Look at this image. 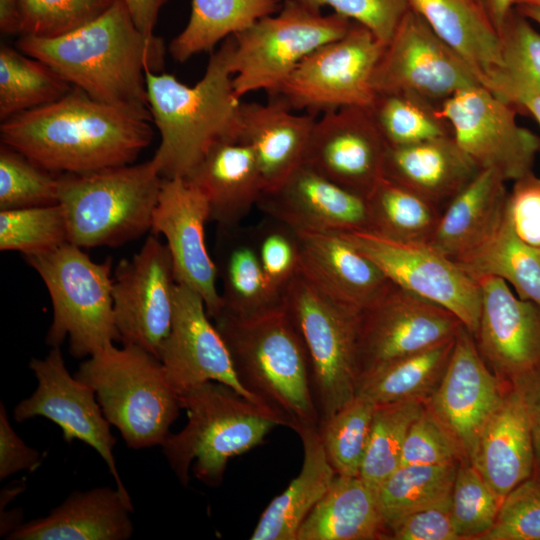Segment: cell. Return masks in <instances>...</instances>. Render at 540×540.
Masks as SVG:
<instances>
[{"mask_svg":"<svg viewBox=\"0 0 540 540\" xmlns=\"http://www.w3.org/2000/svg\"><path fill=\"white\" fill-rule=\"evenodd\" d=\"M150 110L97 101L74 87L0 127L1 142L42 168L85 174L131 164L153 136Z\"/></svg>","mask_w":540,"mask_h":540,"instance_id":"6da1fadb","label":"cell"},{"mask_svg":"<svg viewBox=\"0 0 540 540\" xmlns=\"http://www.w3.org/2000/svg\"><path fill=\"white\" fill-rule=\"evenodd\" d=\"M17 47L97 101L145 110V72H159L165 56L162 39L142 33L123 0L63 35H22Z\"/></svg>","mask_w":540,"mask_h":540,"instance_id":"7a4b0ae2","label":"cell"},{"mask_svg":"<svg viewBox=\"0 0 540 540\" xmlns=\"http://www.w3.org/2000/svg\"><path fill=\"white\" fill-rule=\"evenodd\" d=\"M233 49L230 36L211 53L193 86L146 70L149 110L161 137L151 161L163 178H186L216 143L237 140L242 101L233 90Z\"/></svg>","mask_w":540,"mask_h":540,"instance_id":"3957f363","label":"cell"},{"mask_svg":"<svg viewBox=\"0 0 540 540\" xmlns=\"http://www.w3.org/2000/svg\"><path fill=\"white\" fill-rule=\"evenodd\" d=\"M212 320L240 384L296 433L319 427L308 353L283 303L254 317L220 312Z\"/></svg>","mask_w":540,"mask_h":540,"instance_id":"277c9868","label":"cell"},{"mask_svg":"<svg viewBox=\"0 0 540 540\" xmlns=\"http://www.w3.org/2000/svg\"><path fill=\"white\" fill-rule=\"evenodd\" d=\"M187 423L161 445L179 482L187 486L189 469L209 487H218L229 459L260 444L282 419L232 387L208 381L179 396Z\"/></svg>","mask_w":540,"mask_h":540,"instance_id":"5b68a950","label":"cell"},{"mask_svg":"<svg viewBox=\"0 0 540 540\" xmlns=\"http://www.w3.org/2000/svg\"><path fill=\"white\" fill-rule=\"evenodd\" d=\"M75 377L95 391L106 419L132 449L161 446L182 409L161 361L138 345L99 350Z\"/></svg>","mask_w":540,"mask_h":540,"instance_id":"8992f818","label":"cell"},{"mask_svg":"<svg viewBox=\"0 0 540 540\" xmlns=\"http://www.w3.org/2000/svg\"><path fill=\"white\" fill-rule=\"evenodd\" d=\"M163 177L151 160L59 176L68 241L81 248L118 247L152 229Z\"/></svg>","mask_w":540,"mask_h":540,"instance_id":"52a82bcc","label":"cell"},{"mask_svg":"<svg viewBox=\"0 0 540 540\" xmlns=\"http://www.w3.org/2000/svg\"><path fill=\"white\" fill-rule=\"evenodd\" d=\"M45 284L53 308L46 344L60 347L66 338L75 358L93 355L120 341L114 321L112 259L93 261L70 242L25 256Z\"/></svg>","mask_w":540,"mask_h":540,"instance_id":"ba28073f","label":"cell"},{"mask_svg":"<svg viewBox=\"0 0 540 540\" xmlns=\"http://www.w3.org/2000/svg\"><path fill=\"white\" fill-rule=\"evenodd\" d=\"M352 21L337 13L323 15L299 0L233 35V90L238 99L257 90L274 92L298 64L324 44L344 36Z\"/></svg>","mask_w":540,"mask_h":540,"instance_id":"9c48e42d","label":"cell"},{"mask_svg":"<svg viewBox=\"0 0 540 540\" xmlns=\"http://www.w3.org/2000/svg\"><path fill=\"white\" fill-rule=\"evenodd\" d=\"M282 299L308 353L321 423L356 393L358 315L334 302L300 270Z\"/></svg>","mask_w":540,"mask_h":540,"instance_id":"30bf717a","label":"cell"},{"mask_svg":"<svg viewBox=\"0 0 540 540\" xmlns=\"http://www.w3.org/2000/svg\"><path fill=\"white\" fill-rule=\"evenodd\" d=\"M372 32L352 21L347 33L304 58L271 94L292 111L316 116L345 107H369L372 79L384 50Z\"/></svg>","mask_w":540,"mask_h":540,"instance_id":"8fae6325","label":"cell"},{"mask_svg":"<svg viewBox=\"0 0 540 540\" xmlns=\"http://www.w3.org/2000/svg\"><path fill=\"white\" fill-rule=\"evenodd\" d=\"M439 110L458 145L480 169L512 182L533 171L540 137L519 125L514 106L483 85L459 90Z\"/></svg>","mask_w":540,"mask_h":540,"instance_id":"7c38bea8","label":"cell"},{"mask_svg":"<svg viewBox=\"0 0 540 540\" xmlns=\"http://www.w3.org/2000/svg\"><path fill=\"white\" fill-rule=\"evenodd\" d=\"M477 84L468 64L411 7L384 46L372 79L375 93L413 94L439 107Z\"/></svg>","mask_w":540,"mask_h":540,"instance_id":"4fadbf2b","label":"cell"},{"mask_svg":"<svg viewBox=\"0 0 540 540\" xmlns=\"http://www.w3.org/2000/svg\"><path fill=\"white\" fill-rule=\"evenodd\" d=\"M395 285L451 311L474 335L481 314L478 282L428 243L399 242L368 231L341 234Z\"/></svg>","mask_w":540,"mask_h":540,"instance_id":"5bb4252c","label":"cell"},{"mask_svg":"<svg viewBox=\"0 0 540 540\" xmlns=\"http://www.w3.org/2000/svg\"><path fill=\"white\" fill-rule=\"evenodd\" d=\"M176 285L169 249L155 234L132 257L118 263L112 297L123 344L138 345L159 359L171 327Z\"/></svg>","mask_w":540,"mask_h":540,"instance_id":"9a60e30c","label":"cell"},{"mask_svg":"<svg viewBox=\"0 0 540 540\" xmlns=\"http://www.w3.org/2000/svg\"><path fill=\"white\" fill-rule=\"evenodd\" d=\"M462 327L448 309L392 283L358 315L360 374L454 339Z\"/></svg>","mask_w":540,"mask_h":540,"instance_id":"2e32d148","label":"cell"},{"mask_svg":"<svg viewBox=\"0 0 540 540\" xmlns=\"http://www.w3.org/2000/svg\"><path fill=\"white\" fill-rule=\"evenodd\" d=\"M29 368L38 385L31 396L16 405L14 419L17 422L34 417L51 420L60 427L66 442L79 440L95 449L115 479L116 487L127 492L114 459L116 439L95 391L69 373L58 346L52 347L45 358H33Z\"/></svg>","mask_w":540,"mask_h":540,"instance_id":"e0dca14e","label":"cell"},{"mask_svg":"<svg viewBox=\"0 0 540 540\" xmlns=\"http://www.w3.org/2000/svg\"><path fill=\"white\" fill-rule=\"evenodd\" d=\"M388 145L368 107H345L317 118L304 165L366 198L384 177Z\"/></svg>","mask_w":540,"mask_h":540,"instance_id":"ac0fdd59","label":"cell"},{"mask_svg":"<svg viewBox=\"0 0 540 540\" xmlns=\"http://www.w3.org/2000/svg\"><path fill=\"white\" fill-rule=\"evenodd\" d=\"M209 221V203L198 187L182 177L163 179L151 230L166 239L176 282L197 292L213 319L223 305L217 289V265L206 244Z\"/></svg>","mask_w":540,"mask_h":540,"instance_id":"d6986e66","label":"cell"},{"mask_svg":"<svg viewBox=\"0 0 540 540\" xmlns=\"http://www.w3.org/2000/svg\"><path fill=\"white\" fill-rule=\"evenodd\" d=\"M159 360L169 384L179 396L205 382L217 381L261 404L240 384L227 346L209 317L204 300L182 284L176 285L171 327L160 348Z\"/></svg>","mask_w":540,"mask_h":540,"instance_id":"ffe728a7","label":"cell"},{"mask_svg":"<svg viewBox=\"0 0 540 540\" xmlns=\"http://www.w3.org/2000/svg\"><path fill=\"white\" fill-rule=\"evenodd\" d=\"M503 395L498 377L487 368L473 335L463 326L427 406L453 438L463 460L469 462L483 426Z\"/></svg>","mask_w":540,"mask_h":540,"instance_id":"44dd1931","label":"cell"},{"mask_svg":"<svg viewBox=\"0 0 540 540\" xmlns=\"http://www.w3.org/2000/svg\"><path fill=\"white\" fill-rule=\"evenodd\" d=\"M477 282L481 314L473 337L485 362L512 383L540 373V306L519 298L500 278Z\"/></svg>","mask_w":540,"mask_h":540,"instance_id":"7402d4cb","label":"cell"},{"mask_svg":"<svg viewBox=\"0 0 540 540\" xmlns=\"http://www.w3.org/2000/svg\"><path fill=\"white\" fill-rule=\"evenodd\" d=\"M257 206L295 232L343 234L368 230L366 200L300 166Z\"/></svg>","mask_w":540,"mask_h":540,"instance_id":"603a6c76","label":"cell"},{"mask_svg":"<svg viewBox=\"0 0 540 540\" xmlns=\"http://www.w3.org/2000/svg\"><path fill=\"white\" fill-rule=\"evenodd\" d=\"M300 271L325 295L359 315L392 284L341 234L296 232Z\"/></svg>","mask_w":540,"mask_h":540,"instance_id":"cb8c5ba5","label":"cell"},{"mask_svg":"<svg viewBox=\"0 0 540 540\" xmlns=\"http://www.w3.org/2000/svg\"><path fill=\"white\" fill-rule=\"evenodd\" d=\"M469 462L503 500L533 474L529 415L517 384L512 383L486 421Z\"/></svg>","mask_w":540,"mask_h":540,"instance_id":"d4e9b609","label":"cell"},{"mask_svg":"<svg viewBox=\"0 0 540 540\" xmlns=\"http://www.w3.org/2000/svg\"><path fill=\"white\" fill-rule=\"evenodd\" d=\"M131 497L119 488L72 492L48 515L21 524L9 540H128L134 532Z\"/></svg>","mask_w":540,"mask_h":540,"instance_id":"484cf974","label":"cell"},{"mask_svg":"<svg viewBox=\"0 0 540 540\" xmlns=\"http://www.w3.org/2000/svg\"><path fill=\"white\" fill-rule=\"evenodd\" d=\"M317 117L295 114L282 103L241 102L237 140L254 153L263 193L284 183L304 164L306 149Z\"/></svg>","mask_w":540,"mask_h":540,"instance_id":"4316f807","label":"cell"},{"mask_svg":"<svg viewBox=\"0 0 540 540\" xmlns=\"http://www.w3.org/2000/svg\"><path fill=\"white\" fill-rule=\"evenodd\" d=\"M186 179L207 198L218 230L238 228L264 191L253 151L238 140L216 143Z\"/></svg>","mask_w":540,"mask_h":540,"instance_id":"83f0119b","label":"cell"},{"mask_svg":"<svg viewBox=\"0 0 540 540\" xmlns=\"http://www.w3.org/2000/svg\"><path fill=\"white\" fill-rule=\"evenodd\" d=\"M480 170L453 135H448L408 146L388 147L384 177L443 211Z\"/></svg>","mask_w":540,"mask_h":540,"instance_id":"f1b7e54d","label":"cell"},{"mask_svg":"<svg viewBox=\"0 0 540 540\" xmlns=\"http://www.w3.org/2000/svg\"><path fill=\"white\" fill-rule=\"evenodd\" d=\"M506 182L495 171L481 169L443 209L430 245L457 262L482 243L504 217Z\"/></svg>","mask_w":540,"mask_h":540,"instance_id":"f546056e","label":"cell"},{"mask_svg":"<svg viewBox=\"0 0 540 540\" xmlns=\"http://www.w3.org/2000/svg\"><path fill=\"white\" fill-rule=\"evenodd\" d=\"M389 536L377 488L337 474L299 528L296 540H372Z\"/></svg>","mask_w":540,"mask_h":540,"instance_id":"4dcf8cb0","label":"cell"},{"mask_svg":"<svg viewBox=\"0 0 540 540\" xmlns=\"http://www.w3.org/2000/svg\"><path fill=\"white\" fill-rule=\"evenodd\" d=\"M297 434L304 451L301 470L263 511L252 540H296L300 526L337 475L326 455L319 428L306 427Z\"/></svg>","mask_w":540,"mask_h":540,"instance_id":"1f68e13d","label":"cell"},{"mask_svg":"<svg viewBox=\"0 0 540 540\" xmlns=\"http://www.w3.org/2000/svg\"><path fill=\"white\" fill-rule=\"evenodd\" d=\"M409 3L468 64L481 85L501 66L499 34L472 0H409Z\"/></svg>","mask_w":540,"mask_h":540,"instance_id":"d6a6232c","label":"cell"},{"mask_svg":"<svg viewBox=\"0 0 540 540\" xmlns=\"http://www.w3.org/2000/svg\"><path fill=\"white\" fill-rule=\"evenodd\" d=\"M238 228L219 230L216 265L223 285L221 312L249 318L281 306L283 295L265 277L253 234L249 239Z\"/></svg>","mask_w":540,"mask_h":540,"instance_id":"836d02e7","label":"cell"},{"mask_svg":"<svg viewBox=\"0 0 540 540\" xmlns=\"http://www.w3.org/2000/svg\"><path fill=\"white\" fill-rule=\"evenodd\" d=\"M455 263L476 281L504 280L519 298L540 306V248L516 234L506 212L497 228Z\"/></svg>","mask_w":540,"mask_h":540,"instance_id":"e575fe53","label":"cell"},{"mask_svg":"<svg viewBox=\"0 0 540 540\" xmlns=\"http://www.w3.org/2000/svg\"><path fill=\"white\" fill-rule=\"evenodd\" d=\"M455 338L362 372L355 394L365 396L376 405L409 400L422 401L427 395H431L439 384Z\"/></svg>","mask_w":540,"mask_h":540,"instance_id":"d590c367","label":"cell"},{"mask_svg":"<svg viewBox=\"0 0 540 540\" xmlns=\"http://www.w3.org/2000/svg\"><path fill=\"white\" fill-rule=\"evenodd\" d=\"M282 0H192L185 28L171 41L169 52L183 63L215 46L257 20L277 13Z\"/></svg>","mask_w":540,"mask_h":540,"instance_id":"8d00e7d4","label":"cell"},{"mask_svg":"<svg viewBox=\"0 0 540 540\" xmlns=\"http://www.w3.org/2000/svg\"><path fill=\"white\" fill-rule=\"evenodd\" d=\"M365 200L368 232L399 242L430 244L442 213L437 207L385 177Z\"/></svg>","mask_w":540,"mask_h":540,"instance_id":"74e56055","label":"cell"},{"mask_svg":"<svg viewBox=\"0 0 540 540\" xmlns=\"http://www.w3.org/2000/svg\"><path fill=\"white\" fill-rule=\"evenodd\" d=\"M498 34L501 66L483 86L517 107L523 97L540 93V32L514 8Z\"/></svg>","mask_w":540,"mask_h":540,"instance_id":"f35d334b","label":"cell"},{"mask_svg":"<svg viewBox=\"0 0 540 540\" xmlns=\"http://www.w3.org/2000/svg\"><path fill=\"white\" fill-rule=\"evenodd\" d=\"M70 89V84L45 63L9 46H1V120L54 102Z\"/></svg>","mask_w":540,"mask_h":540,"instance_id":"ab89813d","label":"cell"},{"mask_svg":"<svg viewBox=\"0 0 540 540\" xmlns=\"http://www.w3.org/2000/svg\"><path fill=\"white\" fill-rule=\"evenodd\" d=\"M458 463L400 465L378 487L385 524L451 498Z\"/></svg>","mask_w":540,"mask_h":540,"instance_id":"60d3db41","label":"cell"},{"mask_svg":"<svg viewBox=\"0 0 540 540\" xmlns=\"http://www.w3.org/2000/svg\"><path fill=\"white\" fill-rule=\"evenodd\" d=\"M368 108L388 147L408 146L453 135L440 107L417 95L376 93Z\"/></svg>","mask_w":540,"mask_h":540,"instance_id":"b9f144b4","label":"cell"},{"mask_svg":"<svg viewBox=\"0 0 540 540\" xmlns=\"http://www.w3.org/2000/svg\"><path fill=\"white\" fill-rule=\"evenodd\" d=\"M423 401L409 400L375 406L359 476L373 487L399 466L403 445L413 421L421 414Z\"/></svg>","mask_w":540,"mask_h":540,"instance_id":"7bdbcfd3","label":"cell"},{"mask_svg":"<svg viewBox=\"0 0 540 540\" xmlns=\"http://www.w3.org/2000/svg\"><path fill=\"white\" fill-rule=\"evenodd\" d=\"M376 404L355 394L319 424L326 455L339 475L359 476Z\"/></svg>","mask_w":540,"mask_h":540,"instance_id":"ee69618b","label":"cell"},{"mask_svg":"<svg viewBox=\"0 0 540 540\" xmlns=\"http://www.w3.org/2000/svg\"><path fill=\"white\" fill-rule=\"evenodd\" d=\"M67 242L66 216L59 203L0 210L1 251H17L31 256L48 252Z\"/></svg>","mask_w":540,"mask_h":540,"instance_id":"f6af8a7d","label":"cell"},{"mask_svg":"<svg viewBox=\"0 0 540 540\" xmlns=\"http://www.w3.org/2000/svg\"><path fill=\"white\" fill-rule=\"evenodd\" d=\"M58 188L59 176L1 144L0 210L57 204Z\"/></svg>","mask_w":540,"mask_h":540,"instance_id":"bcb514c9","label":"cell"},{"mask_svg":"<svg viewBox=\"0 0 540 540\" xmlns=\"http://www.w3.org/2000/svg\"><path fill=\"white\" fill-rule=\"evenodd\" d=\"M503 499L468 461L458 464L451 513L461 539H478L494 524Z\"/></svg>","mask_w":540,"mask_h":540,"instance_id":"7dc6e473","label":"cell"},{"mask_svg":"<svg viewBox=\"0 0 540 540\" xmlns=\"http://www.w3.org/2000/svg\"><path fill=\"white\" fill-rule=\"evenodd\" d=\"M115 0H21L22 35L53 38L100 16Z\"/></svg>","mask_w":540,"mask_h":540,"instance_id":"c3c4849f","label":"cell"},{"mask_svg":"<svg viewBox=\"0 0 540 540\" xmlns=\"http://www.w3.org/2000/svg\"><path fill=\"white\" fill-rule=\"evenodd\" d=\"M478 539L540 540V476L532 474L504 498L493 526Z\"/></svg>","mask_w":540,"mask_h":540,"instance_id":"681fc988","label":"cell"},{"mask_svg":"<svg viewBox=\"0 0 540 540\" xmlns=\"http://www.w3.org/2000/svg\"><path fill=\"white\" fill-rule=\"evenodd\" d=\"M253 237L265 277L270 286L283 295L288 283L300 270L297 233L270 218L260 224Z\"/></svg>","mask_w":540,"mask_h":540,"instance_id":"f907efd6","label":"cell"},{"mask_svg":"<svg viewBox=\"0 0 540 540\" xmlns=\"http://www.w3.org/2000/svg\"><path fill=\"white\" fill-rule=\"evenodd\" d=\"M463 459L453 438L425 406L411 424L400 465H441Z\"/></svg>","mask_w":540,"mask_h":540,"instance_id":"816d5d0a","label":"cell"},{"mask_svg":"<svg viewBox=\"0 0 540 540\" xmlns=\"http://www.w3.org/2000/svg\"><path fill=\"white\" fill-rule=\"evenodd\" d=\"M316 9L331 7L335 13L357 22L386 45L410 8L409 0H299Z\"/></svg>","mask_w":540,"mask_h":540,"instance_id":"f5cc1de1","label":"cell"},{"mask_svg":"<svg viewBox=\"0 0 540 540\" xmlns=\"http://www.w3.org/2000/svg\"><path fill=\"white\" fill-rule=\"evenodd\" d=\"M505 212L516 234L540 248V177L533 171L513 181Z\"/></svg>","mask_w":540,"mask_h":540,"instance_id":"db71d44e","label":"cell"},{"mask_svg":"<svg viewBox=\"0 0 540 540\" xmlns=\"http://www.w3.org/2000/svg\"><path fill=\"white\" fill-rule=\"evenodd\" d=\"M388 531L389 538L395 540L461 539L451 513V498L397 519Z\"/></svg>","mask_w":540,"mask_h":540,"instance_id":"11a10c76","label":"cell"},{"mask_svg":"<svg viewBox=\"0 0 540 540\" xmlns=\"http://www.w3.org/2000/svg\"><path fill=\"white\" fill-rule=\"evenodd\" d=\"M41 454L28 446L13 429L3 402L0 403V480L22 470H34Z\"/></svg>","mask_w":540,"mask_h":540,"instance_id":"9f6ffc18","label":"cell"},{"mask_svg":"<svg viewBox=\"0 0 540 540\" xmlns=\"http://www.w3.org/2000/svg\"><path fill=\"white\" fill-rule=\"evenodd\" d=\"M524 395L532 435L535 461L540 467V373L513 382Z\"/></svg>","mask_w":540,"mask_h":540,"instance_id":"6f0895ef","label":"cell"},{"mask_svg":"<svg viewBox=\"0 0 540 540\" xmlns=\"http://www.w3.org/2000/svg\"><path fill=\"white\" fill-rule=\"evenodd\" d=\"M135 25L147 36H153L160 9L169 0H123Z\"/></svg>","mask_w":540,"mask_h":540,"instance_id":"680465c9","label":"cell"},{"mask_svg":"<svg viewBox=\"0 0 540 540\" xmlns=\"http://www.w3.org/2000/svg\"><path fill=\"white\" fill-rule=\"evenodd\" d=\"M499 33L516 0H472Z\"/></svg>","mask_w":540,"mask_h":540,"instance_id":"91938a15","label":"cell"},{"mask_svg":"<svg viewBox=\"0 0 540 540\" xmlns=\"http://www.w3.org/2000/svg\"><path fill=\"white\" fill-rule=\"evenodd\" d=\"M0 29L5 34L22 33L21 0H0Z\"/></svg>","mask_w":540,"mask_h":540,"instance_id":"94428289","label":"cell"},{"mask_svg":"<svg viewBox=\"0 0 540 540\" xmlns=\"http://www.w3.org/2000/svg\"><path fill=\"white\" fill-rule=\"evenodd\" d=\"M517 107H522L528 111L540 125V93H534L523 97L518 102Z\"/></svg>","mask_w":540,"mask_h":540,"instance_id":"6125c7cd","label":"cell"},{"mask_svg":"<svg viewBox=\"0 0 540 540\" xmlns=\"http://www.w3.org/2000/svg\"><path fill=\"white\" fill-rule=\"evenodd\" d=\"M515 8L530 21L540 25V8L528 5H516Z\"/></svg>","mask_w":540,"mask_h":540,"instance_id":"be15d7a7","label":"cell"},{"mask_svg":"<svg viewBox=\"0 0 540 540\" xmlns=\"http://www.w3.org/2000/svg\"><path fill=\"white\" fill-rule=\"evenodd\" d=\"M25 488V485L18 484L11 488H6L1 493V509L5 507L12 499H14Z\"/></svg>","mask_w":540,"mask_h":540,"instance_id":"e7e4bbea","label":"cell"},{"mask_svg":"<svg viewBox=\"0 0 540 540\" xmlns=\"http://www.w3.org/2000/svg\"><path fill=\"white\" fill-rule=\"evenodd\" d=\"M516 5H528L540 8V0H516Z\"/></svg>","mask_w":540,"mask_h":540,"instance_id":"03108f58","label":"cell"}]
</instances>
